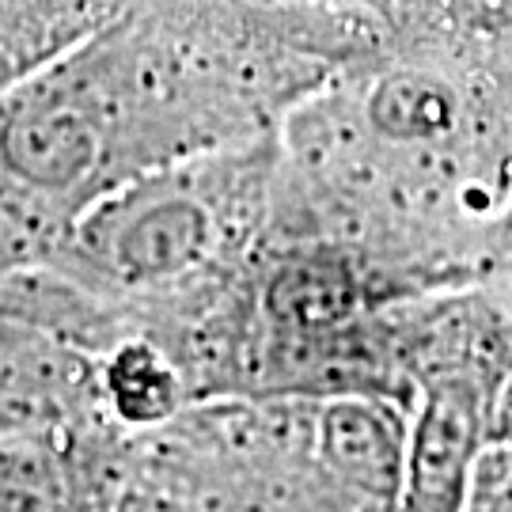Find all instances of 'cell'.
<instances>
[{"instance_id": "6da1fadb", "label": "cell", "mask_w": 512, "mask_h": 512, "mask_svg": "<svg viewBox=\"0 0 512 512\" xmlns=\"http://www.w3.org/2000/svg\"><path fill=\"white\" fill-rule=\"evenodd\" d=\"M497 384V376L471 368H448L421 380L395 512H463L475 463L490 444L486 425Z\"/></svg>"}, {"instance_id": "7a4b0ae2", "label": "cell", "mask_w": 512, "mask_h": 512, "mask_svg": "<svg viewBox=\"0 0 512 512\" xmlns=\"http://www.w3.org/2000/svg\"><path fill=\"white\" fill-rule=\"evenodd\" d=\"M110 418L99 357L0 311V433H73Z\"/></svg>"}, {"instance_id": "3957f363", "label": "cell", "mask_w": 512, "mask_h": 512, "mask_svg": "<svg viewBox=\"0 0 512 512\" xmlns=\"http://www.w3.org/2000/svg\"><path fill=\"white\" fill-rule=\"evenodd\" d=\"M99 387L103 406L114 425L126 433H148L175 421L186 406H194L190 384L179 365L148 338H122L99 357Z\"/></svg>"}, {"instance_id": "277c9868", "label": "cell", "mask_w": 512, "mask_h": 512, "mask_svg": "<svg viewBox=\"0 0 512 512\" xmlns=\"http://www.w3.org/2000/svg\"><path fill=\"white\" fill-rule=\"evenodd\" d=\"M73 509L65 433H0V512Z\"/></svg>"}, {"instance_id": "5b68a950", "label": "cell", "mask_w": 512, "mask_h": 512, "mask_svg": "<svg viewBox=\"0 0 512 512\" xmlns=\"http://www.w3.org/2000/svg\"><path fill=\"white\" fill-rule=\"evenodd\" d=\"M463 512H512V444H486Z\"/></svg>"}, {"instance_id": "8992f818", "label": "cell", "mask_w": 512, "mask_h": 512, "mask_svg": "<svg viewBox=\"0 0 512 512\" xmlns=\"http://www.w3.org/2000/svg\"><path fill=\"white\" fill-rule=\"evenodd\" d=\"M490 444H512V365L501 376L494 399H490V425H486Z\"/></svg>"}, {"instance_id": "52a82bcc", "label": "cell", "mask_w": 512, "mask_h": 512, "mask_svg": "<svg viewBox=\"0 0 512 512\" xmlns=\"http://www.w3.org/2000/svg\"><path fill=\"white\" fill-rule=\"evenodd\" d=\"M16 266H19V262H12V258H0V281H4V277L12 274Z\"/></svg>"}]
</instances>
